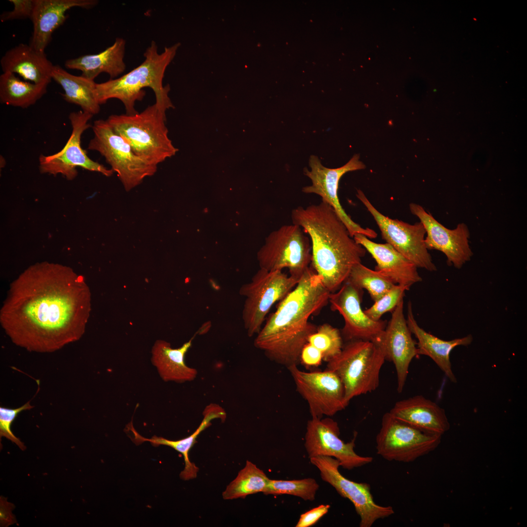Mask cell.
I'll return each instance as SVG.
<instances>
[{"label":"cell","mask_w":527,"mask_h":527,"mask_svg":"<svg viewBox=\"0 0 527 527\" xmlns=\"http://www.w3.org/2000/svg\"><path fill=\"white\" fill-rule=\"evenodd\" d=\"M337 422L329 417L311 418L308 421L304 446L309 458L330 456L338 460L343 468L351 470L371 463L373 458L357 454L355 450L357 433L349 442L340 438Z\"/></svg>","instance_id":"2e32d148"},{"label":"cell","mask_w":527,"mask_h":527,"mask_svg":"<svg viewBox=\"0 0 527 527\" xmlns=\"http://www.w3.org/2000/svg\"><path fill=\"white\" fill-rule=\"evenodd\" d=\"M3 72L17 73L25 81L49 84L54 65L45 52L20 43L7 51L0 60Z\"/></svg>","instance_id":"603a6c76"},{"label":"cell","mask_w":527,"mask_h":527,"mask_svg":"<svg viewBox=\"0 0 527 527\" xmlns=\"http://www.w3.org/2000/svg\"><path fill=\"white\" fill-rule=\"evenodd\" d=\"M34 407L30 404V401L17 408H9L0 407V436L4 437L15 443L21 449L26 447L22 442L16 437L11 429V426L18 414L22 411L30 410Z\"/></svg>","instance_id":"e575fe53"},{"label":"cell","mask_w":527,"mask_h":527,"mask_svg":"<svg viewBox=\"0 0 527 527\" xmlns=\"http://www.w3.org/2000/svg\"><path fill=\"white\" fill-rule=\"evenodd\" d=\"M98 3L96 0H35L31 19L33 31L29 44L45 52L53 33L65 22L67 11L75 7L90 9Z\"/></svg>","instance_id":"ffe728a7"},{"label":"cell","mask_w":527,"mask_h":527,"mask_svg":"<svg viewBox=\"0 0 527 527\" xmlns=\"http://www.w3.org/2000/svg\"><path fill=\"white\" fill-rule=\"evenodd\" d=\"M93 115L79 111L72 112L69 115L72 127L71 136L64 146L58 152L39 157V168L41 173L56 175L61 174L68 180H73L77 175V168H83L91 171L101 173L109 177L113 171L103 165L91 160L81 146L82 133L91 125L89 121Z\"/></svg>","instance_id":"5bb4252c"},{"label":"cell","mask_w":527,"mask_h":527,"mask_svg":"<svg viewBox=\"0 0 527 527\" xmlns=\"http://www.w3.org/2000/svg\"><path fill=\"white\" fill-rule=\"evenodd\" d=\"M343 339L340 330L329 324L317 326L316 331L308 338L309 343L322 353L324 361L327 362L341 351Z\"/></svg>","instance_id":"d6a6232c"},{"label":"cell","mask_w":527,"mask_h":527,"mask_svg":"<svg viewBox=\"0 0 527 527\" xmlns=\"http://www.w3.org/2000/svg\"><path fill=\"white\" fill-rule=\"evenodd\" d=\"M389 413L397 419L430 434L442 436L450 427L445 410L422 395L397 402Z\"/></svg>","instance_id":"7402d4cb"},{"label":"cell","mask_w":527,"mask_h":527,"mask_svg":"<svg viewBox=\"0 0 527 527\" xmlns=\"http://www.w3.org/2000/svg\"><path fill=\"white\" fill-rule=\"evenodd\" d=\"M299 280L282 271L260 268L250 282L241 286L239 294L245 298L242 319L249 337L259 333L272 305L284 299Z\"/></svg>","instance_id":"ba28073f"},{"label":"cell","mask_w":527,"mask_h":527,"mask_svg":"<svg viewBox=\"0 0 527 527\" xmlns=\"http://www.w3.org/2000/svg\"><path fill=\"white\" fill-rule=\"evenodd\" d=\"M330 294L321 278L309 266L269 315L255 339V347L287 368L298 365L304 346L317 327L309 318L329 303Z\"/></svg>","instance_id":"7a4b0ae2"},{"label":"cell","mask_w":527,"mask_h":527,"mask_svg":"<svg viewBox=\"0 0 527 527\" xmlns=\"http://www.w3.org/2000/svg\"><path fill=\"white\" fill-rule=\"evenodd\" d=\"M304 233L293 223L270 233L257 254L260 268L267 271L287 268L290 276L300 279L312 258L310 240Z\"/></svg>","instance_id":"9c48e42d"},{"label":"cell","mask_w":527,"mask_h":527,"mask_svg":"<svg viewBox=\"0 0 527 527\" xmlns=\"http://www.w3.org/2000/svg\"><path fill=\"white\" fill-rule=\"evenodd\" d=\"M5 304L4 327L13 342L30 351L52 352L84 333L90 294L70 269L44 263L21 275Z\"/></svg>","instance_id":"6da1fadb"},{"label":"cell","mask_w":527,"mask_h":527,"mask_svg":"<svg viewBox=\"0 0 527 527\" xmlns=\"http://www.w3.org/2000/svg\"><path fill=\"white\" fill-rule=\"evenodd\" d=\"M193 339L177 348H172L170 344L164 340L155 342L151 350V362L162 380L182 383L196 378L197 370L188 366L184 361Z\"/></svg>","instance_id":"4316f807"},{"label":"cell","mask_w":527,"mask_h":527,"mask_svg":"<svg viewBox=\"0 0 527 527\" xmlns=\"http://www.w3.org/2000/svg\"><path fill=\"white\" fill-rule=\"evenodd\" d=\"M441 438L422 431L388 412L382 417L381 427L376 437V452L389 461L410 463L435 450Z\"/></svg>","instance_id":"30bf717a"},{"label":"cell","mask_w":527,"mask_h":527,"mask_svg":"<svg viewBox=\"0 0 527 527\" xmlns=\"http://www.w3.org/2000/svg\"><path fill=\"white\" fill-rule=\"evenodd\" d=\"M409 289L407 286L395 284L374 302L371 307L364 310L365 313L373 321L380 320L383 314L394 310L401 300L404 298L405 291Z\"/></svg>","instance_id":"836d02e7"},{"label":"cell","mask_w":527,"mask_h":527,"mask_svg":"<svg viewBox=\"0 0 527 527\" xmlns=\"http://www.w3.org/2000/svg\"><path fill=\"white\" fill-rule=\"evenodd\" d=\"M385 361L384 331L372 341L345 342L341 352L327 362L325 369L340 378L349 404L353 398L377 389Z\"/></svg>","instance_id":"5b68a950"},{"label":"cell","mask_w":527,"mask_h":527,"mask_svg":"<svg viewBox=\"0 0 527 527\" xmlns=\"http://www.w3.org/2000/svg\"><path fill=\"white\" fill-rule=\"evenodd\" d=\"M385 360L394 365L397 377V390L401 393L413 359L418 355L417 342L411 336L404 314V298L392 312L384 331Z\"/></svg>","instance_id":"d6986e66"},{"label":"cell","mask_w":527,"mask_h":527,"mask_svg":"<svg viewBox=\"0 0 527 527\" xmlns=\"http://www.w3.org/2000/svg\"><path fill=\"white\" fill-rule=\"evenodd\" d=\"M166 110L155 102L141 112L112 115L106 121L137 155L157 166L178 150L168 137Z\"/></svg>","instance_id":"8992f818"},{"label":"cell","mask_w":527,"mask_h":527,"mask_svg":"<svg viewBox=\"0 0 527 527\" xmlns=\"http://www.w3.org/2000/svg\"><path fill=\"white\" fill-rule=\"evenodd\" d=\"M269 480L262 470L247 461L244 467L223 492V498L225 500L243 498L248 495L264 492Z\"/></svg>","instance_id":"f546056e"},{"label":"cell","mask_w":527,"mask_h":527,"mask_svg":"<svg viewBox=\"0 0 527 527\" xmlns=\"http://www.w3.org/2000/svg\"><path fill=\"white\" fill-rule=\"evenodd\" d=\"M409 209L425 228L427 235L425 243L428 250L441 251L446 255L447 264L457 269L471 260L473 253L469 244L470 232L466 224L462 223L455 229H449L438 222L421 205L410 203Z\"/></svg>","instance_id":"ac0fdd59"},{"label":"cell","mask_w":527,"mask_h":527,"mask_svg":"<svg viewBox=\"0 0 527 527\" xmlns=\"http://www.w3.org/2000/svg\"><path fill=\"white\" fill-rule=\"evenodd\" d=\"M346 281L357 288L366 289L374 302L378 300L395 285L375 270L366 267L361 263L351 269Z\"/></svg>","instance_id":"4dcf8cb0"},{"label":"cell","mask_w":527,"mask_h":527,"mask_svg":"<svg viewBox=\"0 0 527 527\" xmlns=\"http://www.w3.org/2000/svg\"><path fill=\"white\" fill-rule=\"evenodd\" d=\"M375 260V270L395 284L410 286L422 281L417 267L388 243H374L365 236L356 234L353 237Z\"/></svg>","instance_id":"44dd1931"},{"label":"cell","mask_w":527,"mask_h":527,"mask_svg":"<svg viewBox=\"0 0 527 527\" xmlns=\"http://www.w3.org/2000/svg\"><path fill=\"white\" fill-rule=\"evenodd\" d=\"M406 321L411 333L417 339L418 355L430 358L450 382L456 383L457 378L453 372L450 360V353L456 346L470 345L473 341L472 336L469 334L462 338L446 341L427 332L417 324L413 313L411 302L408 303Z\"/></svg>","instance_id":"cb8c5ba5"},{"label":"cell","mask_w":527,"mask_h":527,"mask_svg":"<svg viewBox=\"0 0 527 527\" xmlns=\"http://www.w3.org/2000/svg\"><path fill=\"white\" fill-rule=\"evenodd\" d=\"M309 459L311 464L319 470L322 479L353 504L360 518V527H371L377 520L394 513L391 506H382L375 502L369 484L355 482L344 477L339 471L341 466L336 459L330 456H317Z\"/></svg>","instance_id":"4fadbf2b"},{"label":"cell","mask_w":527,"mask_h":527,"mask_svg":"<svg viewBox=\"0 0 527 527\" xmlns=\"http://www.w3.org/2000/svg\"><path fill=\"white\" fill-rule=\"evenodd\" d=\"M292 223L307 233L311 245V267L333 293L346 281L352 268L361 263L366 250L350 235L333 207L325 202L292 210Z\"/></svg>","instance_id":"3957f363"},{"label":"cell","mask_w":527,"mask_h":527,"mask_svg":"<svg viewBox=\"0 0 527 527\" xmlns=\"http://www.w3.org/2000/svg\"><path fill=\"white\" fill-rule=\"evenodd\" d=\"M319 485L311 478L293 480L270 479L264 494H287L301 498L305 501H313Z\"/></svg>","instance_id":"1f68e13d"},{"label":"cell","mask_w":527,"mask_h":527,"mask_svg":"<svg viewBox=\"0 0 527 527\" xmlns=\"http://www.w3.org/2000/svg\"><path fill=\"white\" fill-rule=\"evenodd\" d=\"M362 295L363 290L347 281L329 295L331 310L338 311L345 321L341 333L345 342L372 341L383 333L386 326V321H373L365 314L361 307Z\"/></svg>","instance_id":"e0dca14e"},{"label":"cell","mask_w":527,"mask_h":527,"mask_svg":"<svg viewBox=\"0 0 527 527\" xmlns=\"http://www.w3.org/2000/svg\"><path fill=\"white\" fill-rule=\"evenodd\" d=\"M125 43L123 39L117 38L114 43L104 51L67 60L64 65L68 69L81 71L82 76L91 80L102 73L108 74L111 79H114L126 68L124 61Z\"/></svg>","instance_id":"484cf974"},{"label":"cell","mask_w":527,"mask_h":527,"mask_svg":"<svg viewBox=\"0 0 527 527\" xmlns=\"http://www.w3.org/2000/svg\"><path fill=\"white\" fill-rule=\"evenodd\" d=\"M330 507L329 505H320L302 514L296 527H309L314 525L328 512Z\"/></svg>","instance_id":"8d00e7d4"},{"label":"cell","mask_w":527,"mask_h":527,"mask_svg":"<svg viewBox=\"0 0 527 527\" xmlns=\"http://www.w3.org/2000/svg\"><path fill=\"white\" fill-rule=\"evenodd\" d=\"M357 197L373 216L387 243L414 264L418 268L429 271L437 270L425 243V228L421 222L410 224L392 219L380 213L359 189Z\"/></svg>","instance_id":"7c38bea8"},{"label":"cell","mask_w":527,"mask_h":527,"mask_svg":"<svg viewBox=\"0 0 527 527\" xmlns=\"http://www.w3.org/2000/svg\"><path fill=\"white\" fill-rule=\"evenodd\" d=\"M48 85L23 81L14 73L3 72L0 76V102L22 108H28L46 93Z\"/></svg>","instance_id":"f1b7e54d"},{"label":"cell","mask_w":527,"mask_h":527,"mask_svg":"<svg viewBox=\"0 0 527 527\" xmlns=\"http://www.w3.org/2000/svg\"><path fill=\"white\" fill-rule=\"evenodd\" d=\"M180 46L177 43L164 48L159 53L156 42L152 41L143 54L144 61L138 67L122 76L100 83L96 86V99L101 105L111 99L121 101L124 106L126 114L133 115L138 112L135 102L145 96L142 89L151 88L155 95L156 103L166 110L174 106L168 97L169 84H162L165 70L175 57Z\"/></svg>","instance_id":"277c9868"},{"label":"cell","mask_w":527,"mask_h":527,"mask_svg":"<svg viewBox=\"0 0 527 527\" xmlns=\"http://www.w3.org/2000/svg\"><path fill=\"white\" fill-rule=\"evenodd\" d=\"M360 156L354 155L344 165L337 168H329L324 166L318 157L310 156L309 166L310 170L304 168V174L311 181L312 184L304 186L302 191L306 194H315L322 198L334 209L347 228L351 237L356 234H363L374 239L377 234L369 228H364L354 222L342 207L338 196L339 181L341 177L350 171L365 168V165L359 160Z\"/></svg>","instance_id":"9a60e30c"},{"label":"cell","mask_w":527,"mask_h":527,"mask_svg":"<svg viewBox=\"0 0 527 527\" xmlns=\"http://www.w3.org/2000/svg\"><path fill=\"white\" fill-rule=\"evenodd\" d=\"M13 4L12 10L2 13L0 17L1 21L32 18L35 0H9Z\"/></svg>","instance_id":"d590c367"},{"label":"cell","mask_w":527,"mask_h":527,"mask_svg":"<svg viewBox=\"0 0 527 527\" xmlns=\"http://www.w3.org/2000/svg\"><path fill=\"white\" fill-rule=\"evenodd\" d=\"M287 369L297 391L308 404L311 417L333 416L349 404L345 400L343 384L334 372L327 369L306 372L297 365Z\"/></svg>","instance_id":"8fae6325"},{"label":"cell","mask_w":527,"mask_h":527,"mask_svg":"<svg viewBox=\"0 0 527 527\" xmlns=\"http://www.w3.org/2000/svg\"><path fill=\"white\" fill-rule=\"evenodd\" d=\"M2 499V498H1ZM10 503L3 501V498L0 502V522L1 525H10L14 523V517L11 516Z\"/></svg>","instance_id":"f35d334b"},{"label":"cell","mask_w":527,"mask_h":527,"mask_svg":"<svg viewBox=\"0 0 527 527\" xmlns=\"http://www.w3.org/2000/svg\"><path fill=\"white\" fill-rule=\"evenodd\" d=\"M92 129L94 137L88 143V149L96 151L104 157L127 191L156 173L157 166L137 155L106 120L95 121Z\"/></svg>","instance_id":"52a82bcc"},{"label":"cell","mask_w":527,"mask_h":527,"mask_svg":"<svg viewBox=\"0 0 527 527\" xmlns=\"http://www.w3.org/2000/svg\"><path fill=\"white\" fill-rule=\"evenodd\" d=\"M323 360L321 352L315 347L308 343L304 346L301 353L300 363L305 367H317Z\"/></svg>","instance_id":"74e56055"},{"label":"cell","mask_w":527,"mask_h":527,"mask_svg":"<svg viewBox=\"0 0 527 527\" xmlns=\"http://www.w3.org/2000/svg\"><path fill=\"white\" fill-rule=\"evenodd\" d=\"M51 77L63 89L61 95L65 101L79 105L82 111L93 116L100 112L94 81L71 74L58 65H54Z\"/></svg>","instance_id":"83f0119b"},{"label":"cell","mask_w":527,"mask_h":527,"mask_svg":"<svg viewBox=\"0 0 527 527\" xmlns=\"http://www.w3.org/2000/svg\"><path fill=\"white\" fill-rule=\"evenodd\" d=\"M203 419L197 429L190 436L177 441L169 440L162 437L153 436L148 439L143 437L134 429L132 423H130L127 427L133 434V442L139 445L144 442H149L155 447L160 445L170 446L181 453L184 458L185 467L181 472L180 478L184 480L194 479L197 477L199 468L195 464L191 462L189 458V452L196 442V439L200 434L211 425V422L215 419H220L224 421L226 414L224 409L216 404H210L207 405L203 412Z\"/></svg>","instance_id":"d4e9b609"}]
</instances>
